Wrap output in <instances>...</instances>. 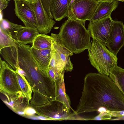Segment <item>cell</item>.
<instances>
[{
	"mask_svg": "<svg viewBox=\"0 0 124 124\" xmlns=\"http://www.w3.org/2000/svg\"><path fill=\"white\" fill-rule=\"evenodd\" d=\"M101 108L111 111H124V95L108 76L89 73L84 79L81 96L73 113L77 115Z\"/></svg>",
	"mask_w": 124,
	"mask_h": 124,
	"instance_id": "obj_1",
	"label": "cell"
},
{
	"mask_svg": "<svg viewBox=\"0 0 124 124\" xmlns=\"http://www.w3.org/2000/svg\"><path fill=\"white\" fill-rule=\"evenodd\" d=\"M66 47L73 53L90 48L91 35L84 24L70 17L62 24L58 34Z\"/></svg>",
	"mask_w": 124,
	"mask_h": 124,
	"instance_id": "obj_2",
	"label": "cell"
},
{
	"mask_svg": "<svg viewBox=\"0 0 124 124\" xmlns=\"http://www.w3.org/2000/svg\"><path fill=\"white\" fill-rule=\"evenodd\" d=\"M91 41V47L88 49L89 60L99 73L109 76L111 69L117 65L116 55L102 42L95 39Z\"/></svg>",
	"mask_w": 124,
	"mask_h": 124,
	"instance_id": "obj_3",
	"label": "cell"
},
{
	"mask_svg": "<svg viewBox=\"0 0 124 124\" xmlns=\"http://www.w3.org/2000/svg\"><path fill=\"white\" fill-rule=\"evenodd\" d=\"M100 2L97 0H74L70 6L68 18L84 24L86 21L91 20Z\"/></svg>",
	"mask_w": 124,
	"mask_h": 124,
	"instance_id": "obj_4",
	"label": "cell"
},
{
	"mask_svg": "<svg viewBox=\"0 0 124 124\" xmlns=\"http://www.w3.org/2000/svg\"><path fill=\"white\" fill-rule=\"evenodd\" d=\"M114 21L111 15L96 21H90L87 30L93 39H96L106 45Z\"/></svg>",
	"mask_w": 124,
	"mask_h": 124,
	"instance_id": "obj_5",
	"label": "cell"
},
{
	"mask_svg": "<svg viewBox=\"0 0 124 124\" xmlns=\"http://www.w3.org/2000/svg\"><path fill=\"white\" fill-rule=\"evenodd\" d=\"M30 4L34 11L37 22L36 28L39 33L45 34L49 33L55 22L48 15L41 0Z\"/></svg>",
	"mask_w": 124,
	"mask_h": 124,
	"instance_id": "obj_6",
	"label": "cell"
},
{
	"mask_svg": "<svg viewBox=\"0 0 124 124\" xmlns=\"http://www.w3.org/2000/svg\"><path fill=\"white\" fill-rule=\"evenodd\" d=\"M106 45L111 52L116 55L124 46V25L122 22L114 21Z\"/></svg>",
	"mask_w": 124,
	"mask_h": 124,
	"instance_id": "obj_7",
	"label": "cell"
},
{
	"mask_svg": "<svg viewBox=\"0 0 124 124\" xmlns=\"http://www.w3.org/2000/svg\"><path fill=\"white\" fill-rule=\"evenodd\" d=\"M14 11L16 16L25 26L35 27L37 22L34 11L30 3L23 1H15Z\"/></svg>",
	"mask_w": 124,
	"mask_h": 124,
	"instance_id": "obj_8",
	"label": "cell"
},
{
	"mask_svg": "<svg viewBox=\"0 0 124 124\" xmlns=\"http://www.w3.org/2000/svg\"><path fill=\"white\" fill-rule=\"evenodd\" d=\"M48 105V117L54 120H72L76 115L71 113L70 108L64 103L54 98L51 100Z\"/></svg>",
	"mask_w": 124,
	"mask_h": 124,
	"instance_id": "obj_9",
	"label": "cell"
},
{
	"mask_svg": "<svg viewBox=\"0 0 124 124\" xmlns=\"http://www.w3.org/2000/svg\"><path fill=\"white\" fill-rule=\"evenodd\" d=\"M51 36L54 48L62 60L66 71H71L73 67L70 56L73 55V53L66 47L58 34L51 33Z\"/></svg>",
	"mask_w": 124,
	"mask_h": 124,
	"instance_id": "obj_10",
	"label": "cell"
},
{
	"mask_svg": "<svg viewBox=\"0 0 124 124\" xmlns=\"http://www.w3.org/2000/svg\"><path fill=\"white\" fill-rule=\"evenodd\" d=\"M72 0H49L50 11L54 19L59 21L68 17L69 8Z\"/></svg>",
	"mask_w": 124,
	"mask_h": 124,
	"instance_id": "obj_11",
	"label": "cell"
},
{
	"mask_svg": "<svg viewBox=\"0 0 124 124\" xmlns=\"http://www.w3.org/2000/svg\"><path fill=\"white\" fill-rule=\"evenodd\" d=\"M51 48L39 50L30 46L29 48L31 54L39 68L48 76V70L51 56Z\"/></svg>",
	"mask_w": 124,
	"mask_h": 124,
	"instance_id": "obj_12",
	"label": "cell"
},
{
	"mask_svg": "<svg viewBox=\"0 0 124 124\" xmlns=\"http://www.w3.org/2000/svg\"><path fill=\"white\" fill-rule=\"evenodd\" d=\"M118 3L116 0L100 1L90 21H96L111 15L117 8Z\"/></svg>",
	"mask_w": 124,
	"mask_h": 124,
	"instance_id": "obj_13",
	"label": "cell"
},
{
	"mask_svg": "<svg viewBox=\"0 0 124 124\" xmlns=\"http://www.w3.org/2000/svg\"><path fill=\"white\" fill-rule=\"evenodd\" d=\"M39 33L36 27L25 26L18 32L15 39L17 42L23 44L32 43Z\"/></svg>",
	"mask_w": 124,
	"mask_h": 124,
	"instance_id": "obj_14",
	"label": "cell"
},
{
	"mask_svg": "<svg viewBox=\"0 0 124 124\" xmlns=\"http://www.w3.org/2000/svg\"><path fill=\"white\" fill-rule=\"evenodd\" d=\"M52 39L51 36L39 33L33 41L31 47L39 50L51 49L52 45Z\"/></svg>",
	"mask_w": 124,
	"mask_h": 124,
	"instance_id": "obj_15",
	"label": "cell"
},
{
	"mask_svg": "<svg viewBox=\"0 0 124 124\" xmlns=\"http://www.w3.org/2000/svg\"><path fill=\"white\" fill-rule=\"evenodd\" d=\"M109 76L124 95V69L116 65L110 70Z\"/></svg>",
	"mask_w": 124,
	"mask_h": 124,
	"instance_id": "obj_16",
	"label": "cell"
},
{
	"mask_svg": "<svg viewBox=\"0 0 124 124\" xmlns=\"http://www.w3.org/2000/svg\"><path fill=\"white\" fill-rule=\"evenodd\" d=\"M24 27L13 23L6 19H3L0 20V28L5 31L15 39L18 32Z\"/></svg>",
	"mask_w": 124,
	"mask_h": 124,
	"instance_id": "obj_17",
	"label": "cell"
},
{
	"mask_svg": "<svg viewBox=\"0 0 124 124\" xmlns=\"http://www.w3.org/2000/svg\"><path fill=\"white\" fill-rule=\"evenodd\" d=\"M65 70L62 72L59 79V87L57 96L54 98L55 99L64 103L67 106L70 108V101L68 96L65 92L64 77Z\"/></svg>",
	"mask_w": 124,
	"mask_h": 124,
	"instance_id": "obj_18",
	"label": "cell"
},
{
	"mask_svg": "<svg viewBox=\"0 0 124 124\" xmlns=\"http://www.w3.org/2000/svg\"><path fill=\"white\" fill-rule=\"evenodd\" d=\"M51 50V58L48 68H53L56 72L61 74L64 70H65L64 65L59 56L54 49L53 44Z\"/></svg>",
	"mask_w": 124,
	"mask_h": 124,
	"instance_id": "obj_19",
	"label": "cell"
},
{
	"mask_svg": "<svg viewBox=\"0 0 124 124\" xmlns=\"http://www.w3.org/2000/svg\"><path fill=\"white\" fill-rule=\"evenodd\" d=\"M0 31V50L5 47L16 45L15 39L1 28Z\"/></svg>",
	"mask_w": 124,
	"mask_h": 124,
	"instance_id": "obj_20",
	"label": "cell"
},
{
	"mask_svg": "<svg viewBox=\"0 0 124 124\" xmlns=\"http://www.w3.org/2000/svg\"><path fill=\"white\" fill-rule=\"evenodd\" d=\"M16 78L22 93L26 97L30 98L31 91L28 85L24 76H22L16 70H15Z\"/></svg>",
	"mask_w": 124,
	"mask_h": 124,
	"instance_id": "obj_21",
	"label": "cell"
},
{
	"mask_svg": "<svg viewBox=\"0 0 124 124\" xmlns=\"http://www.w3.org/2000/svg\"><path fill=\"white\" fill-rule=\"evenodd\" d=\"M100 113L92 120H102L110 119L112 116L108 111L106 109L103 111H101Z\"/></svg>",
	"mask_w": 124,
	"mask_h": 124,
	"instance_id": "obj_22",
	"label": "cell"
},
{
	"mask_svg": "<svg viewBox=\"0 0 124 124\" xmlns=\"http://www.w3.org/2000/svg\"><path fill=\"white\" fill-rule=\"evenodd\" d=\"M43 6L48 15L52 19L53 18L51 13L50 6L49 0H41Z\"/></svg>",
	"mask_w": 124,
	"mask_h": 124,
	"instance_id": "obj_23",
	"label": "cell"
},
{
	"mask_svg": "<svg viewBox=\"0 0 124 124\" xmlns=\"http://www.w3.org/2000/svg\"><path fill=\"white\" fill-rule=\"evenodd\" d=\"M9 0H0V11L1 12L7 7Z\"/></svg>",
	"mask_w": 124,
	"mask_h": 124,
	"instance_id": "obj_24",
	"label": "cell"
},
{
	"mask_svg": "<svg viewBox=\"0 0 124 124\" xmlns=\"http://www.w3.org/2000/svg\"><path fill=\"white\" fill-rule=\"evenodd\" d=\"M25 114L28 116H32L36 113L35 110L31 108H28L24 111Z\"/></svg>",
	"mask_w": 124,
	"mask_h": 124,
	"instance_id": "obj_25",
	"label": "cell"
},
{
	"mask_svg": "<svg viewBox=\"0 0 124 124\" xmlns=\"http://www.w3.org/2000/svg\"><path fill=\"white\" fill-rule=\"evenodd\" d=\"M14 2L16 1H23L26 2H27L33 4L34 3H36L37 2L38 0H13Z\"/></svg>",
	"mask_w": 124,
	"mask_h": 124,
	"instance_id": "obj_26",
	"label": "cell"
},
{
	"mask_svg": "<svg viewBox=\"0 0 124 124\" xmlns=\"http://www.w3.org/2000/svg\"><path fill=\"white\" fill-rule=\"evenodd\" d=\"M37 118L39 119H40L41 120H46L47 119V118H46L43 116H39L37 117Z\"/></svg>",
	"mask_w": 124,
	"mask_h": 124,
	"instance_id": "obj_27",
	"label": "cell"
},
{
	"mask_svg": "<svg viewBox=\"0 0 124 124\" xmlns=\"http://www.w3.org/2000/svg\"><path fill=\"white\" fill-rule=\"evenodd\" d=\"M17 113L20 115H24L25 114L24 112L22 111H18L17 112Z\"/></svg>",
	"mask_w": 124,
	"mask_h": 124,
	"instance_id": "obj_28",
	"label": "cell"
},
{
	"mask_svg": "<svg viewBox=\"0 0 124 124\" xmlns=\"http://www.w3.org/2000/svg\"><path fill=\"white\" fill-rule=\"evenodd\" d=\"M98 0V1H108V0Z\"/></svg>",
	"mask_w": 124,
	"mask_h": 124,
	"instance_id": "obj_29",
	"label": "cell"
},
{
	"mask_svg": "<svg viewBox=\"0 0 124 124\" xmlns=\"http://www.w3.org/2000/svg\"><path fill=\"white\" fill-rule=\"evenodd\" d=\"M117 1H120L122 2H124V0H116Z\"/></svg>",
	"mask_w": 124,
	"mask_h": 124,
	"instance_id": "obj_30",
	"label": "cell"
}]
</instances>
